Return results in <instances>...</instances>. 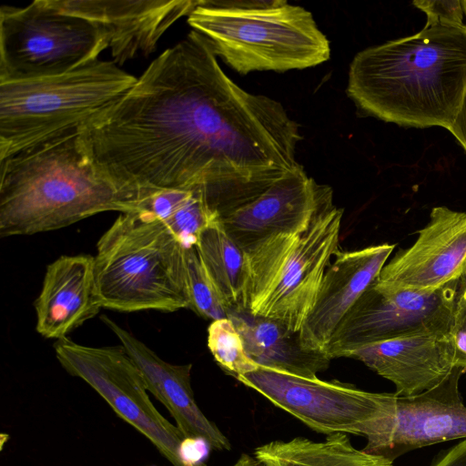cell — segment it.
Wrapping results in <instances>:
<instances>
[{"label":"cell","instance_id":"5bb4252c","mask_svg":"<svg viewBox=\"0 0 466 466\" xmlns=\"http://www.w3.org/2000/svg\"><path fill=\"white\" fill-rule=\"evenodd\" d=\"M466 268V212L440 206L410 248L381 269L374 287L380 290L435 291L459 280Z\"/></svg>","mask_w":466,"mask_h":466},{"label":"cell","instance_id":"603a6c76","mask_svg":"<svg viewBox=\"0 0 466 466\" xmlns=\"http://www.w3.org/2000/svg\"><path fill=\"white\" fill-rule=\"evenodd\" d=\"M208 347L216 362L236 379L259 367L248 356L244 340L230 318L211 321L208 328Z\"/></svg>","mask_w":466,"mask_h":466},{"label":"cell","instance_id":"4dcf8cb0","mask_svg":"<svg viewBox=\"0 0 466 466\" xmlns=\"http://www.w3.org/2000/svg\"><path fill=\"white\" fill-rule=\"evenodd\" d=\"M232 466H265L260 461H258L256 457H251L248 454H241L236 463Z\"/></svg>","mask_w":466,"mask_h":466},{"label":"cell","instance_id":"d6a6232c","mask_svg":"<svg viewBox=\"0 0 466 466\" xmlns=\"http://www.w3.org/2000/svg\"><path fill=\"white\" fill-rule=\"evenodd\" d=\"M460 281L466 283V268L464 269L461 277L460 278Z\"/></svg>","mask_w":466,"mask_h":466},{"label":"cell","instance_id":"ac0fdd59","mask_svg":"<svg viewBox=\"0 0 466 466\" xmlns=\"http://www.w3.org/2000/svg\"><path fill=\"white\" fill-rule=\"evenodd\" d=\"M101 320L118 338L141 371L147 389L169 411L185 438L203 440L209 448L228 451L231 445L198 408L191 387L192 364H171L106 315Z\"/></svg>","mask_w":466,"mask_h":466},{"label":"cell","instance_id":"d6986e66","mask_svg":"<svg viewBox=\"0 0 466 466\" xmlns=\"http://www.w3.org/2000/svg\"><path fill=\"white\" fill-rule=\"evenodd\" d=\"M100 308L94 257L62 256L47 266L41 292L35 301L36 330L46 339L66 338L95 317Z\"/></svg>","mask_w":466,"mask_h":466},{"label":"cell","instance_id":"277c9868","mask_svg":"<svg viewBox=\"0 0 466 466\" xmlns=\"http://www.w3.org/2000/svg\"><path fill=\"white\" fill-rule=\"evenodd\" d=\"M187 23L242 75L304 69L330 56L311 13L283 0H198Z\"/></svg>","mask_w":466,"mask_h":466},{"label":"cell","instance_id":"7402d4cb","mask_svg":"<svg viewBox=\"0 0 466 466\" xmlns=\"http://www.w3.org/2000/svg\"><path fill=\"white\" fill-rule=\"evenodd\" d=\"M196 248L228 312L243 309L248 279L246 253L229 237L220 219L201 234Z\"/></svg>","mask_w":466,"mask_h":466},{"label":"cell","instance_id":"ba28073f","mask_svg":"<svg viewBox=\"0 0 466 466\" xmlns=\"http://www.w3.org/2000/svg\"><path fill=\"white\" fill-rule=\"evenodd\" d=\"M106 48L93 23L50 0L0 8V81L64 74L97 60Z\"/></svg>","mask_w":466,"mask_h":466},{"label":"cell","instance_id":"f546056e","mask_svg":"<svg viewBox=\"0 0 466 466\" xmlns=\"http://www.w3.org/2000/svg\"><path fill=\"white\" fill-rule=\"evenodd\" d=\"M447 130L454 136L466 152V94L454 121Z\"/></svg>","mask_w":466,"mask_h":466},{"label":"cell","instance_id":"9a60e30c","mask_svg":"<svg viewBox=\"0 0 466 466\" xmlns=\"http://www.w3.org/2000/svg\"><path fill=\"white\" fill-rule=\"evenodd\" d=\"M198 0H50L68 14L93 23L117 66L137 54L148 56L167 29L187 16Z\"/></svg>","mask_w":466,"mask_h":466},{"label":"cell","instance_id":"484cf974","mask_svg":"<svg viewBox=\"0 0 466 466\" xmlns=\"http://www.w3.org/2000/svg\"><path fill=\"white\" fill-rule=\"evenodd\" d=\"M455 366L466 372V283L459 282L449 329Z\"/></svg>","mask_w":466,"mask_h":466},{"label":"cell","instance_id":"83f0119b","mask_svg":"<svg viewBox=\"0 0 466 466\" xmlns=\"http://www.w3.org/2000/svg\"><path fill=\"white\" fill-rule=\"evenodd\" d=\"M193 194L183 189H162L145 198L139 210H145L162 221L168 219Z\"/></svg>","mask_w":466,"mask_h":466},{"label":"cell","instance_id":"8992f818","mask_svg":"<svg viewBox=\"0 0 466 466\" xmlns=\"http://www.w3.org/2000/svg\"><path fill=\"white\" fill-rule=\"evenodd\" d=\"M137 79L115 62L97 59L60 75L0 81V160L79 130Z\"/></svg>","mask_w":466,"mask_h":466},{"label":"cell","instance_id":"1f68e13d","mask_svg":"<svg viewBox=\"0 0 466 466\" xmlns=\"http://www.w3.org/2000/svg\"><path fill=\"white\" fill-rule=\"evenodd\" d=\"M461 5L463 10V14L466 16V0H461ZM466 27V23L464 24Z\"/></svg>","mask_w":466,"mask_h":466},{"label":"cell","instance_id":"9c48e42d","mask_svg":"<svg viewBox=\"0 0 466 466\" xmlns=\"http://www.w3.org/2000/svg\"><path fill=\"white\" fill-rule=\"evenodd\" d=\"M54 349L70 375L91 386L173 466H186L181 455L184 435L155 408L141 371L122 345L91 347L64 338L54 343Z\"/></svg>","mask_w":466,"mask_h":466},{"label":"cell","instance_id":"2e32d148","mask_svg":"<svg viewBox=\"0 0 466 466\" xmlns=\"http://www.w3.org/2000/svg\"><path fill=\"white\" fill-rule=\"evenodd\" d=\"M394 248L384 243L336 252L324 274L315 304L299 332L306 349L327 354L338 327L376 281Z\"/></svg>","mask_w":466,"mask_h":466},{"label":"cell","instance_id":"5b68a950","mask_svg":"<svg viewBox=\"0 0 466 466\" xmlns=\"http://www.w3.org/2000/svg\"><path fill=\"white\" fill-rule=\"evenodd\" d=\"M185 248L145 210L120 213L101 236L94 275L102 308L133 312L189 309Z\"/></svg>","mask_w":466,"mask_h":466},{"label":"cell","instance_id":"7a4b0ae2","mask_svg":"<svg viewBox=\"0 0 466 466\" xmlns=\"http://www.w3.org/2000/svg\"><path fill=\"white\" fill-rule=\"evenodd\" d=\"M347 93L359 108L385 122L448 129L466 94V27L425 25L359 52Z\"/></svg>","mask_w":466,"mask_h":466},{"label":"cell","instance_id":"52a82bcc","mask_svg":"<svg viewBox=\"0 0 466 466\" xmlns=\"http://www.w3.org/2000/svg\"><path fill=\"white\" fill-rule=\"evenodd\" d=\"M343 213L331 202L306 231L277 234L246 250L243 309L299 333L315 304L330 258L339 250Z\"/></svg>","mask_w":466,"mask_h":466},{"label":"cell","instance_id":"7c38bea8","mask_svg":"<svg viewBox=\"0 0 466 466\" xmlns=\"http://www.w3.org/2000/svg\"><path fill=\"white\" fill-rule=\"evenodd\" d=\"M237 380L311 430L327 435L364 436L380 395L337 380L304 378L263 367Z\"/></svg>","mask_w":466,"mask_h":466},{"label":"cell","instance_id":"ffe728a7","mask_svg":"<svg viewBox=\"0 0 466 466\" xmlns=\"http://www.w3.org/2000/svg\"><path fill=\"white\" fill-rule=\"evenodd\" d=\"M240 333L248 356L259 366L300 376L317 378L331 359L324 352L306 349L299 333L280 323L249 314L244 309L228 312Z\"/></svg>","mask_w":466,"mask_h":466},{"label":"cell","instance_id":"f1b7e54d","mask_svg":"<svg viewBox=\"0 0 466 466\" xmlns=\"http://www.w3.org/2000/svg\"><path fill=\"white\" fill-rule=\"evenodd\" d=\"M430 466H466V439L441 451L435 456Z\"/></svg>","mask_w":466,"mask_h":466},{"label":"cell","instance_id":"3957f363","mask_svg":"<svg viewBox=\"0 0 466 466\" xmlns=\"http://www.w3.org/2000/svg\"><path fill=\"white\" fill-rule=\"evenodd\" d=\"M0 236L59 229L106 211L139 210L145 199L98 169L79 130L0 160Z\"/></svg>","mask_w":466,"mask_h":466},{"label":"cell","instance_id":"cb8c5ba5","mask_svg":"<svg viewBox=\"0 0 466 466\" xmlns=\"http://www.w3.org/2000/svg\"><path fill=\"white\" fill-rule=\"evenodd\" d=\"M184 258L189 309L211 320L228 318V309L218 294L196 247L185 248Z\"/></svg>","mask_w":466,"mask_h":466},{"label":"cell","instance_id":"4316f807","mask_svg":"<svg viewBox=\"0 0 466 466\" xmlns=\"http://www.w3.org/2000/svg\"><path fill=\"white\" fill-rule=\"evenodd\" d=\"M412 4L427 15L425 25L465 26L461 0H415Z\"/></svg>","mask_w":466,"mask_h":466},{"label":"cell","instance_id":"e0dca14e","mask_svg":"<svg viewBox=\"0 0 466 466\" xmlns=\"http://www.w3.org/2000/svg\"><path fill=\"white\" fill-rule=\"evenodd\" d=\"M391 381L395 394L414 396L447 379L455 366L449 331L425 332L358 348L347 353Z\"/></svg>","mask_w":466,"mask_h":466},{"label":"cell","instance_id":"d4e9b609","mask_svg":"<svg viewBox=\"0 0 466 466\" xmlns=\"http://www.w3.org/2000/svg\"><path fill=\"white\" fill-rule=\"evenodd\" d=\"M218 213L214 210L204 195L193 191L190 198L165 221L172 234L185 248L196 247L201 234L219 221Z\"/></svg>","mask_w":466,"mask_h":466},{"label":"cell","instance_id":"44dd1931","mask_svg":"<svg viewBox=\"0 0 466 466\" xmlns=\"http://www.w3.org/2000/svg\"><path fill=\"white\" fill-rule=\"evenodd\" d=\"M255 457L265 466H393L381 456L356 449L340 432L319 442L302 437L270 441L258 447Z\"/></svg>","mask_w":466,"mask_h":466},{"label":"cell","instance_id":"8fae6325","mask_svg":"<svg viewBox=\"0 0 466 466\" xmlns=\"http://www.w3.org/2000/svg\"><path fill=\"white\" fill-rule=\"evenodd\" d=\"M459 282L428 292L380 290L373 283L338 327L327 355L332 360L377 342L449 331Z\"/></svg>","mask_w":466,"mask_h":466},{"label":"cell","instance_id":"30bf717a","mask_svg":"<svg viewBox=\"0 0 466 466\" xmlns=\"http://www.w3.org/2000/svg\"><path fill=\"white\" fill-rule=\"evenodd\" d=\"M463 373L455 367L441 383L414 396L380 393L363 451L393 462L413 450L466 439V406L459 390Z\"/></svg>","mask_w":466,"mask_h":466},{"label":"cell","instance_id":"6da1fadb","mask_svg":"<svg viewBox=\"0 0 466 466\" xmlns=\"http://www.w3.org/2000/svg\"><path fill=\"white\" fill-rule=\"evenodd\" d=\"M79 132L98 169L123 189L143 198L199 191L218 214L300 166L299 125L279 102L235 84L195 30Z\"/></svg>","mask_w":466,"mask_h":466},{"label":"cell","instance_id":"4fadbf2b","mask_svg":"<svg viewBox=\"0 0 466 466\" xmlns=\"http://www.w3.org/2000/svg\"><path fill=\"white\" fill-rule=\"evenodd\" d=\"M332 189L300 165L247 202L220 216L229 237L244 250L277 234L306 231L332 201Z\"/></svg>","mask_w":466,"mask_h":466}]
</instances>
